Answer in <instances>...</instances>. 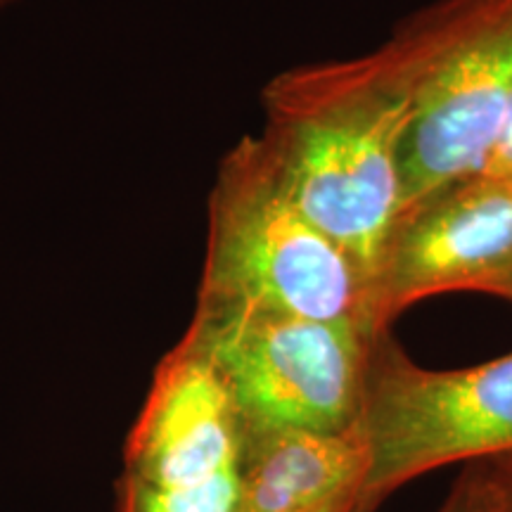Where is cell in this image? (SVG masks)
<instances>
[{
    "label": "cell",
    "mask_w": 512,
    "mask_h": 512,
    "mask_svg": "<svg viewBox=\"0 0 512 512\" xmlns=\"http://www.w3.org/2000/svg\"><path fill=\"white\" fill-rule=\"evenodd\" d=\"M197 304L261 306L380 335L366 271L299 209L256 136L221 159Z\"/></svg>",
    "instance_id": "obj_2"
},
{
    "label": "cell",
    "mask_w": 512,
    "mask_h": 512,
    "mask_svg": "<svg viewBox=\"0 0 512 512\" xmlns=\"http://www.w3.org/2000/svg\"><path fill=\"white\" fill-rule=\"evenodd\" d=\"M486 292L512 304V181L475 176L406 216L373 285L377 330L434 294Z\"/></svg>",
    "instance_id": "obj_6"
},
{
    "label": "cell",
    "mask_w": 512,
    "mask_h": 512,
    "mask_svg": "<svg viewBox=\"0 0 512 512\" xmlns=\"http://www.w3.org/2000/svg\"><path fill=\"white\" fill-rule=\"evenodd\" d=\"M185 332L221 370L249 430L347 432L361 425L377 335L242 304H195Z\"/></svg>",
    "instance_id": "obj_5"
},
{
    "label": "cell",
    "mask_w": 512,
    "mask_h": 512,
    "mask_svg": "<svg viewBox=\"0 0 512 512\" xmlns=\"http://www.w3.org/2000/svg\"><path fill=\"white\" fill-rule=\"evenodd\" d=\"M437 512H512V496L486 463H470L460 472Z\"/></svg>",
    "instance_id": "obj_10"
},
{
    "label": "cell",
    "mask_w": 512,
    "mask_h": 512,
    "mask_svg": "<svg viewBox=\"0 0 512 512\" xmlns=\"http://www.w3.org/2000/svg\"><path fill=\"white\" fill-rule=\"evenodd\" d=\"M247 422L221 370L183 332L152 375L124 446L121 475L152 486H200L240 467Z\"/></svg>",
    "instance_id": "obj_7"
},
{
    "label": "cell",
    "mask_w": 512,
    "mask_h": 512,
    "mask_svg": "<svg viewBox=\"0 0 512 512\" xmlns=\"http://www.w3.org/2000/svg\"><path fill=\"white\" fill-rule=\"evenodd\" d=\"M261 107L256 138L280 181L373 287L406 221L403 152L413 105L392 48L285 69L264 86Z\"/></svg>",
    "instance_id": "obj_1"
},
{
    "label": "cell",
    "mask_w": 512,
    "mask_h": 512,
    "mask_svg": "<svg viewBox=\"0 0 512 512\" xmlns=\"http://www.w3.org/2000/svg\"><path fill=\"white\" fill-rule=\"evenodd\" d=\"M15 3H19V0H0V12H3L5 8H10V5H15Z\"/></svg>",
    "instance_id": "obj_13"
},
{
    "label": "cell",
    "mask_w": 512,
    "mask_h": 512,
    "mask_svg": "<svg viewBox=\"0 0 512 512\" xmlns=\"http://www.w3.org/2000/svg\"><path fill=\"white\" fill-rule=\"evenodd\" d=\"M489 465V470L498 477V482L505 486V491L512 496V456H503V458H494V460H484Z\"/></svg>",
    "instance_id": "obj_12"
},
{
    "label": "cell",
    "mask_w": 512,
    "mask_h": 512,
    "mask_svg": "<svg viewBox=\"0 0 512 512\" xmlns=\"http://www.w3.org/2000/svg\"><path fill=\"white\" fill-rule=\"evenodd\" d=\"M384 43L411 88L408 216L489 164L512 98V0H434Z\"/></svg>",
    "instance_id": "obj_3"
},
{
    "label": "cell",
    "mask_w": 512,
    "mask_h": 512,
    "mask_svg": "<svg viewBox=\"0 0 512 512\" xmlns=\"http://www.w3.org/2000/svg\"><path fill=\"white\" fill-rule=\"evenodd\" d=\"M370 451L347 432L249 430L238 467L235 512H361Z\"/></svg>",
    "instance_id": "obj_8"
},
{
    "label": "cell",
    "mask_w": 512,
    "mask_h": 512,
    "mask_svg": "<svg viewBox=\"0 0 512 512\" xmlns=\"http://www.w3.org/2000/svg\"><path fill=\"white\" fill-rule=\"evenodd\" d=\"M238 472L200 486H152L119 477L114 512H235Z\"/></svg>",
    "instance_id": "obj_9"
},
{
    "label": "cell",
    "mask_w": 512,
    "mask_h": 512,
    "mask_svg": "<svg viewBox=\"0 0 512 512\" xmlns=\"http://www.w3.org/2000/svg\"><path fill=\"white\" fill-rule=\"evenodd\" d=\"M479 176H491V178H508L512 181V98L505 112L501 136L496 140L494 152H491L489 164H486L484 174Z\"/></svg>",
    "instance_id": "obj_11"
},
{
    "label": "cell",
    "mask_w": 512,
    "mask_h": 512,
    "mask_svg": "<svg viewBox=\"0 0 512 512\" xmlns=\"http://www.w3.org/2000/svg\"><path fill=\"white\" fill-rule=\"evenodd\" d=\"M361 432L370 475L361 512L451 463L512 456V351L470 368L415 363L392 332L370 344Z\"/></svg>",
    "instance_id": "obj_4"
}]
</instances>
